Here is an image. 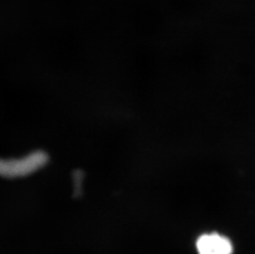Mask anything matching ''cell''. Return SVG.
Returning <instances> with one entry per match:
<instances>
[{"label":"cell","instance_id":"obj_2","mask_svg":"<svg viewBox=\"0 0 255 254\" xmlns=\"http://www.w3.org/2000/svg\"><path fill=\"white\" fill-rule=\"evenodd\" d=\"M198 254H233V245L228 238L217 233L204 234L196 243Z\"/></svg>","mask_w":255,"mask_h":254},{"label":"cell","instance_id":"obj_1","mask_svg":"<svg viewBox=\"0 0 255 254\" xmlns=\"http://www.w3.org/2000/svg\"><path fill=\"white\" fill-rule=\"evenodd\" d=\"M49 162V153L41 149L17 158H0V177L7 179L26 178L45 168Z\"/></svg>","mask_w":255,"mask_h":254}]
</instances>
